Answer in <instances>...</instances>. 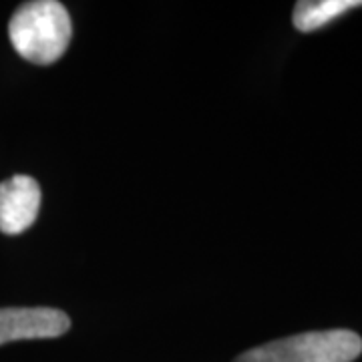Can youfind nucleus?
Masks as SVG:
<instances>
[{"mask_svg": "<svg viewBox=\"0 0 362 362\" xmlns=\"http://www.w3.org/2000/svg\"><path fill=\"white\" fill-rule=\"evenodd\" d=\"M40 187L30 175H14L0 183V232H26L39 216Z\"/></svg>", "mask_w": 362, "mask_h": 362, "instance_id": "nucleus-4", "label": "nucleus"}, {"mask_svg": "<svg viewBox=\"0 0 362 362\" xmlns=\"http://www.w3.org/2000/svg\"><path fill=\"white\" fill-rule=\"evenodd\" d=\"M71 16L57 0L26 2L13 14L8 25L14 51L35 65L59 61L71 42Z\"/></svg>", "mask_w": 362, "mask_h": 362, "instance_id": "nucleus-1", "label": "nucleus"}, {"mask_svg": "<svg viewBox=\"0 0 362 362\" xmlns=\"http://www.w3.org/2000/svg\"><path fill=\"white\" fill-rule=\"evenodd\" d=\"M356 6H362V0H302L294 8L292 21L300 33H312Z\"/></svg>", "mask_w": 362, "mask_h": 362, "instance_id": "nucleus-5", "label": "nucleus"}, {"mask_svg": "<svg viewBox=\"0 0 362 362\" xmlns=\"http://www.w3.org/2000/svg\"><path fill=\"white\" fill-rule=\"evenodd\" d=\"M361 354L362 338L356 332L320 330L262 344L235 362H352Z\"/></svg>", "mask_w": 362, "mask_h": 362, "instance_id": "nucleus-2", "label": "nucleus"}, {"mask_svg": "<svg viewBox=\"0 0 362 362\" xmlns=\"http://www.w3.org/2000/svg\"><path fill=\"white\" fill-rule=\"evenodd\" d=\"M69 328V316L54 308H0V346L16 340L57 338Z\"/></svg>", "mask_w": 362, "mask_h": 362, "instance_id": "nucleus-3", "label": "nucleus"}]
</instances>
